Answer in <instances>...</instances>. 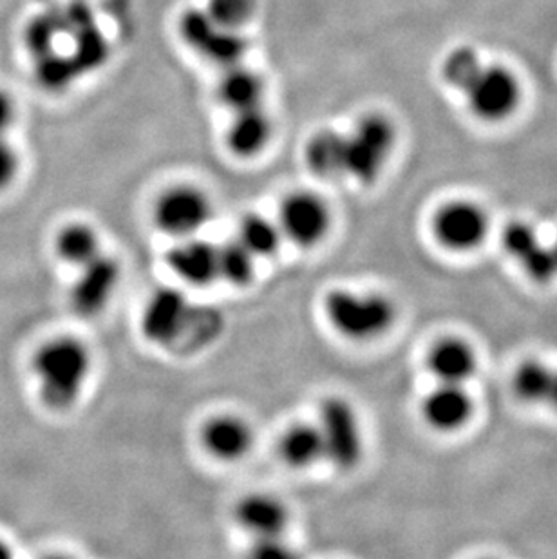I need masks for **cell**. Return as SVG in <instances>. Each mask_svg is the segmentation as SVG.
I'll return each mask as SVG.
<instances>
[{"mask_svg": "<svg viewBox=\"0 0 557 559\" xmlns=\"http://www.w3.org/2000/svg\"><path fill=\"white\" fill-rule=\"evenodd\" d=\"M250 555L259 559H281L292 556V550L283 544L281 538L253 539Z\"/></svg>", "mask_w": 557, "mask_h": 559, "instance_id": "4dcf8cb0", "label": "cell"}, {"mask_svg": "<svg viewBox=\"0 0 557 559\" xmlns=\"http://www.w3.org/2000/svg\"><path fill=\"white\" fill-rule=\"evenodd\" d=\"M501 245H503L505 252L509 253L510 258L515 259L520 263L521 259L525 258L526 253L532 252L540 245L537 234L534 228L526 223L515 222L509 223L501 234Z\"/></svg>", "mask_w": 557, "mask_h": 559, "instance_id": "4316f807", "label": "cell"}, {"mask_svg": "<svg viewBox=\"0 0 557 559\" xmlns=\"http://www.w3.org/2000/svg\"><path fill=\"white\" fill-rule=\"evenodd\" d=\"M26 43L29 51L38 57L48 55L51 43H54V22H49L48 19L33 21L27 26Z\"/></svg>", "mask_w": 557, "mask_h": 559, "instance_id": "f1b7e54d", "label": "cell"}, {"mask_svg": "<svg viewBox=\"0 0 557 559\" xmlns=\"http://www.w3.org/2000/svg\"><path fill=\"white\" fill-rule=\"evenodd\" d=\"M256 259L239 239L217 247V280L237 288L250 285L256 275Z\"/></svg>", "mask_w": 557, "mask_h": 559, "instance_id": "7402d4cb", "label": "cell"}, {"mask_svg": "<svg viewBox=\"0 0 557 559\" xmlns=\"http://www.w3.org/2000/svg\"><path fill=\"white\" fill-rule=\"evenodd\" d=\"M319 431L324 460L336 469L352 471L363 460L364 440L355 407L341 396H330L319 407Z\"/></svg>", "mask_w": 557, "mask_h": 559, "instance_id": "277c9868", "label": "cell"}, {"mask_svg": "<svg viewBox=\"0 0 557 559\" xmlns=\"http://www.w3.org/2000/svg\"><path fill=\"white\" fill-rule=\"evenodd\" d=\"M278 456L292 469H308L324 460V443L317 424L289 426L278 440Z\"/></svg>", "mask_w": 557, "mask_h": 559, "instance_id": "ac0fdd59", "label": "cell"}, {"mask_svg": "<svg viewBox=\"0 0 557 559\" xmlns=\"http://www.w3.org/2000/svg\"><path fill=\"white\" fill-rule=\"evenodd\" d=\"M32 368L44 406L51 412H68L84 393L93 357L80 338L57 337L35 352Z\"/></svg>", "mask_w": 557, "mask_h": 559, "instance_id": "6da1fadb", "label": "cell"}, {"mask_svg": "<svg viewBox=\"0 0 557 559\" xmlns=\"http://www.w3.org/2000/svg\"><path fill=\"white\" fill-rule=\"evenodd\" d=\"M15 102L5 91L0 90V136H5L15 122Z\"/></svg>", "mask_w": 557, "mask_h": 559, "instance_id": "1f68e13d", "label": "cell"}, {"mask_svg": "<svg viewBox=\"0 0 557 559\" xmlns=\"http://www.w3.org/2000/svg\"><path fill=\"white\" fill-rule=\"evenodd\" d=\"M467 98L474 117L484 122H501L520 106L521 85L515 74L505 66L482 63L460 91Z\"/></svg>", "mask_w": 557, "mask_h": 559, "instance_id": "5b68a950", "label": "cell"}, {"mask_svg": "<svg viewBox=\"0 0 557 559\" xmlns=\"http://www.w3.org/2000/svg\"><path fill=\"white\" fill-rule=\"evenodd\" d=\"M554 374L556 371L540 360H525L515 370L512 388L520 401L526 402V404H543V402H548V396H550Z\"/></svg>", "mask_w": 557, "mask_h": 559, "instance_id": "cb8c5ba5", "label": "cell"}, {"mask_svg": "<svg viewBox=\"0 0 557 559\" xmlns=\"http://www.w3.org/2000/svg\"><path fill=\"white\" fill-rule=\"evenodd\" d=\"M220 96L232 112L245 111L263 104L264 82L252 69L242 66L226 68L225 76L220 82Z\"/></svg>", "mask_w": 557, "mask_h": 559, "instance_id": "d6986e66", "label": "cell"}, {"mask_svg": "<svg viewBox=\"0 0 557 559\" xmlns=\"http://www.w3.org/2000/svg\"><path fill=\"white\" fill-rule=\"evenodd\" d=\"M306 165L313 175L321 178L344 176V132H317L310 142L306 143Z\"/></svg>", "mask_w": 557, "mask_h": 559, "instance_id": "44dd1931", "label": "cell"}, {"mask_svg": "<svg viewBox=\"0 0 557 559\" xmlns=\"http://www.w3.org/2000/svg\"><path fill=\"white\" fill-rule=\"evenodd\" d=\"M258 10V0H209L205 11L217 26L239 32L252 21Z\"/></svg>", "mask_w": 557, "mask_h": 559, "instance_id": "d4e9b609", "label": "cell"}, {"mask_svg": "<svg viewBox=\"0 0 557 559\" xmlns=\"http://www.w3.org/2000/svg\"><path fill=\"white\" fill-rule=\"evenodd\" d=\"M21 169V158L5 136H0V192L15 181Z\"/></svg>", "mask_w": 557, "mask_h": 559, "instance_id": "f546056e", "label": "cell"}, {"mask_svg": "<svg viewBox=\"0 0 557 559\" xmlns=\"http://www.w3.org/2000/svg\"><path fill=\"white\" fill-rule=\"evenodd\" d=\"M396 143V127L380 112L360 118L344 132V176L358 183H374L388 164Z\"/></svg>", "mask_w": 557, "mask_h": 559, "instance_id": "3957f363", "label": "cell"}, {"mask_svg": "<svg viewBox=\"0 0 557 559\" xmlns=\"http://www.w3.org/2000/svg\"><path fill=\"white\" fill-rule=\"evenodd\" d=\"M553 250H554V255H556V259H557V239H556V243L553 245Z\"/></svg>", "mask_w": 557, "mask_h": 559, "instance_id": "e575fe53", "label": "cell"}, {"mask_svg": "<svg viewBox=\"0 0 557 559\" xmlns=\"http://www.w3.org/2000/svg\"><path fill=\"white\" fill-rule=\"evenodd\" d=\"M548 404H553L557 409V371L554 374L553 390H550V396H548Z\"/></svg>", "mask_w": 557, "mask_h": 559, "instance_id": "d6a6232c", "label": "cell"}, {"mask_svg": "<svg viewBox=\"0 0 557 559\" xmlns=\"http://www.w3.org/2000/svg\"><path fill=\"white\" fill-rule=\"evenodd\" d=\"M179 32L195 53L225 69L237 66L247 53V40L239 32L217 26L205 8H190L185 11L179 21Z\"/></svg>", "mask_w": 557, "mask_h": 559, "instance_id": "52a82bcc", "label": "cell"}, {"mask_svg": "<svg viewBox=\"0 0 557 559\" xmlns=\"http://www.w3.org/2000/svg\"><path fill=\"white\" fill-rule=\"evenodd\" d=\"M272 138V120L263 106L234 112L228 131L226 145L237 158H253L263 153Z\"/></svg>", "mask_w": 557, "mask_h": 559, "instance_id": "e0dca14e", "label": "cell"}, {"mask_svg": "<svg viewBox=\"0 0 557 559\" xmlns=\"http://www.w3.org/2000/svg\"><path fill=\"white\" fill-rule=\"evenodd\" d=\"M476 354L460 338H443L427 355V368L440 384L465 385L476 373Z\"/></svg>", "mask_w": 557, "mask_h": 559, "instance_id": "2e32d148", "label": "cell"}, {"mask_svg": "<svg viewBox=\"0 0 557 559\" xmlns=\"http://www.w3.org/2000/svg\"><path fill=\"white\" fill-rule=\"evenodd\" d=\"M194 307L178 288H159L149 297L140 319V330L149 343L173 346L189 330Z\"/></svg>", "mask_w": 557, "mask_h": 559, "instance_id": "9c48e42d", "label": "cell"}, {"mask_svg": "<svg viewBox=\"0 0 557 559\" xmlns=\"http://www.w3.org/2000/svg\"><path fill=\"white\" fill-rule=\"evenodd\" d=\"M10 556L11 550L8 549V545H5L2 539H0V558H10Z\"/></svg>", "mask_w": 557, "mask_h": 559, "instance_id": "836d02e7", "label": "cell"}, {"mask_svg": "<svg viewBox=\"0 0 557 559\" xmlns=\"http://www.w3.org/2000/svg\"><path fill=\"white\" fill-rule=\"evenodd\" d=\"M234 518L253 539L281 538L289 522L283 501L266 492H252L237 501Z\"/></svg>", "mask_w": 557, "mask_h": 559, "instance_id": "4fadbf2b", "label": "cell"}, {"mask_svg": "<svg viewBox=\"0 0 557 559\" xmlns=\"http://www.w3.org/2000/svg\"><path fill=\"white\" fill-rule=\"evenodd\" d=\"M214 209L206 192L194 186L165 190L154 203V223L173 238H192L211 222Z\"/></svg>", "mask_w": 557, "mask_h": 559, "instance_id": "8992f818", "label": "cell"}, {"mask_svg": "<svg viewBox=\"0 0 557 559\" xmlns=\"http://www.w3.org/2000/svg\"><path fill=\"white\" fill-rule=\"evenodd\" d=\"M165 261L173 274L187 285L209 286L217 280V247L195 236L179 239L168 250Z\"/></svg>", "mask_w": 557, "mask_h": 559, "instance_id": "5bb4252c", "label": "cell"}, {"mask_svg": "<svg viewBox=\"0 0 557 559\" xmlns=\"http://www.w3.org/2000/svg\"><path fill=\"white\" fill-rule=\"evenodd\" d=\"M422 415L437 431H458L473 417V399L463 385L440 384L422 402Z\"/></svg>", "mask_w": 557, "mask_h": 559, "instance_id": "9a60e30c", "label": "cell"}, {"mask_svg": "<svg viewBox=\"0 0 557 559\" xmlns=\"http://www.w3.org/2000/svg\"><path fill=\"white\" fill-rule=\"evenodd\" d=\"M478 51L469 46H460L452 49L447 55L442 63V76L447 85H451L452 90L462 91L463 85L467 84L471 76L478 71L482 66Z\"/></svg>", "mask_w": 557, "mask_h": 559, "instance_id": "484cf974", "label": "cell"}, {"mask_svg": "<svg viewBox=\"0 0 557 559\" xmlns=\"http://www.w3.org/2000/svg\"><path fill=\"white\" fill-rule=\"evenodd\" d=\"M278 228L283 238L303 249L322 243L332 228V212L327 201L313 192H294L286 195L278 211Z\"/></svg>", "mask_w": 557, "mask_h": 559, "instance_id": "ba28073f", "label": "cell"}, {"mask_svg": "<svg viewBox=\"0 0 557 559\" xmlns=\"http://www.w3.org/2000/svg\"><path fill=\"white\" fill-rule=\"evenodd\" d=\"M54 245L58 258L76 269L90 263L102 253L98 233L85 223H69L60 228Z\"/></svg>", "mask_w": 557, "mask_h": 559, "instance_id": "ffe728a7", "label": "cell"}, {"mask_svg": "<svg viewBox=\"0 0 557 559\" xmlns=\"http://www.w3.org/2000/svg\"><path fill=\"white\" fill-rule=\"evenodd\" d=\"M201 445L220 462H239L253 448V431L245 418L217 415L201 428Z\"/></svg>", "mask_w": 557, "mask_h": 559, "instance_id": "7c38bea8", "label": "cell"}, {"mask_svg": "<svg viewBox=\"0 0 557 559\" xmlns=\"http://www.w3.org/2000/svg\"><path fill=\"white\" fill-rule=\"evenodd\" d=\"M237 239L247 247L256 258H270L283 243V233L277 223L261 214H248L242 217Z\"/></svg>", "mask_w": 557, "mask_h": 559, "instance_id": "603a6c76", "label": "cell"}, {"mask_svg": "<svg viewBox=\"0 0 557 559\" xmlns=\"http://www.w3.org/2000/svg\"><path fill=\"white\" fill-rule=\"evenodd\" d=\"M432 230L447 249L467 252L484 243L489 233V222L478 205L469 201H452L438 211Z\"/></svg>", "mask_w": 557, "mask_h": 559, "instance_id": "8fae6325", "label": "cell"}, {"mask_svg": "<svg viewBox=\"0 0 557 559\" xmlns=\"http://www.w3.org/2000/svg\"><path fill=\"white\" fill-rule=\"evenodd\" d=\"M120 264L102 252L80 266L79 275L69 290V302L80 317H95L106 310L120 285Z\"/></svg>", "mask_w": 557, "mask_h": 559, "instance_id": "30bf717a", "label": "cell"}, {"mask_svg": "<svg viewBox=\"0 0 557 559\" xmlns=\"http://www.w3.org/2000/svg\"><path fill=\"white\" fill-rule=\"evenodd\" d=\"M324 313L333 330L349 341H371L393 326L396 310L388 297L332 290L324 297Z\"/></svg>", "mask_w": 557, "mask_h": 559, "instance_id": "7a4b0ae2", "label": "cell"}, {"mask_svg": "<svg viewBox=\"0 0 557 559\" xmlns=\"http://www.w3.org/2000/svg\"><path fill=\"white\" fill-rule=\"evenodd\" d=\"M520 264L531 280L542 283V285L550 283L557 275V259L554 255L553 247H545L542 243L537 245L532 252L526 253Z\"/></svg>", "mask_w": 557, "mask_h": 559, "instance_id": "83f0119b", "label": "cell"}]
</instances>
